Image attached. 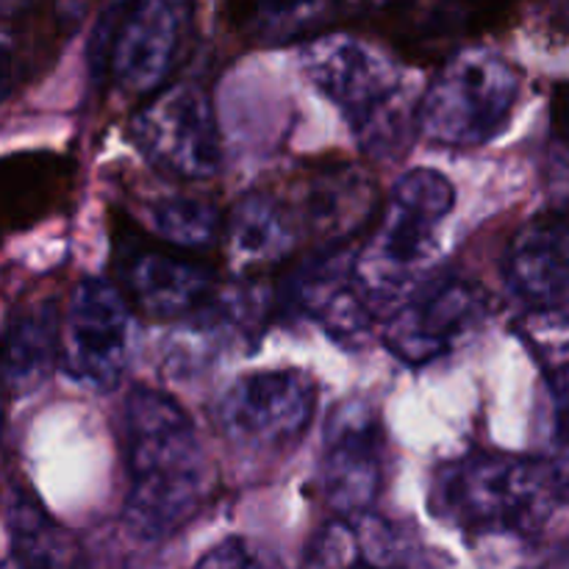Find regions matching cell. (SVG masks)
<instances>
[{"instance_id": "6da1fadb", "label": "cell", "mask_w": 569, "mask_h": 569, "mask_svg": "<svg viewBox=\"0 0 569 569\" xmlns=\"http://www.w3.org/2000/svg\"><path fill=\"white\" fill-rule=\"evenodd\" d=\"M126 522L144 542L181 531L203 506L211 470L187 411L156 389L137 387L126 400Z\"/></svg>"}, {"instance_id": "7a4b0ae2", "label": "cell", "mask_w": 569, "mask_h": 569, "mask_svg": "<svg viewBox=\"0 0 569 569\" xmlns=\"http://www.w3.org/2000/svg\"><path fill=\"white\" fill-rule=\"evenodd\" d=\"M309 81L337 106L361 148L400 153L417 128V94L409 72L376 44L350 33H320L303 50Z\"/></svg>"}, {"instance_id": "3957f363", "label": "cell", "mask_w": 569, "mask_h": 569, "mask_svg": "<svg viewBox=\"0 0 569 569\" xmlns=\"http://www.w3.org/2000/svg\"><path fill=\"white\" fill-rule=\"evenodd\" d=\"M556 506L553 476L545 459L478 450L450 461L433 478L431 509L467 533H537Z\"/></svg>"}, {"instance_id": "277c9868", "label": "cell", "mask_w": 569, "mask_h": 569, "mask_svg": "<svg viewBox=\"0 0 569 569\" xmlns=\"http://www.w3.org/2000/svg\"><path fill=\"white\" fill-rule=\"evenodd\" d=\"M453 206V183L437 170L420 167L395 183L376 231L353 256V281L372 311L392 309L417 287Z\"/></svg>"}, {"instance_id": "5b68a950", "label": "cell", "mask_w": 569, "mask_h": 569, "mask_svg": "<svg viewBox=\"0 0 569 569\" xmlns=\"http://www.w3.org/2000/svg\"><path fill=\"white\" fill-rule=\"evenodd\" d=\"M520 72L489 48H467L437 72L417 106V128L445 148H481L509 126Z\"/></svg>"}, {"instance_id": "8992f818", "label": "cell", "mask_w": 569, "mask_h": 569, "mask_svg": "<svg viewBox=\"0 0 569 569\" xmlns=\"http://www.w3.org/2000/svg\"><path fill=\"white\" fill-rule=\"evenodd\" d=\"M194 0H122L106 22V64L126 94L167 87L192 33Z\"/></svg>"}, {"instance_id": "52a82bcc", "label": "cell", "mask_w": 569, "mask_h": 569, "mask_svg": "<svg viewBox=\"0 0 569 569\" xmlns=\"http://www.w3.org/2000/svg\"><path fill=\"white\" fill-rule=\"evenodd\" d=\"M131 139L161 172L203 181L220 172V122L209 92L194 83H172L150 94L133 114Z\"/></svg>"}, {"instance_id": "ba28073f", "label": "cell", "mask_w": 569, "mask_h": 569, "mask_svg": "<svg viewBox=\"0 0 569 569\" xmlns=\"http://www.w3.org/2000/svg\"><path fill=\"white\" fill-rule=\"evenodd\" d=\"M317 387L303 370H264L237 378L222 392L214 422L237 450L276 453L309 431Z\"/></svg>"}, {"instance_id": "9c48e42d", "label": "cell", "mask_w": 569, "mask_h": 569, "mask_svg": "<svg viewBox=\"0 0 569 569\" xmlns=\"http://www.w3.org/2000/svg\"><path fill=\"white\" fill-rule=\"evenodd\" d=\"M487 315L489 298L478 283L456 276L417 283L389 311L383 342L403 365L426 367L467 342Z\"/></svg>"}, {"instance_id": "30bf717a", "label": "cell", "mask_w": 569, "mask_h": 569, "mask_svg": "<svg viewBox=\"0 0 569 569\" xmlns=\"http://www.w3.org/2000/svg\"><path fill=\"white\" fill-rule=\"evenodd\" d=\"M131 359V306L106 278H83L61 317V367L81 387L114 389Z\"/></svg>"}, {"instance_id": "8fae6325", "label": "cell", "mask_w": 569, "mask_h": 569, "mask_svg": "<svg viewBox=\"0 0 569 569\" xmlns=\"http://www.w3.org/2000/svg\"><path fill=\"white\" fill-rule=\"evenodd\" d=\"M506 281L537 326L569 328V203L515 233Z\"/></svg>"}, {"instance_id": "7c38bea8", "label": "cell", "mask_w": 569, "mask_h": 569, "mask_svg": "<svg viewBox=\"0 0 569 569\" xmlns=\"http://www.w3.org/2000/svg\"><path fill=\"white\" fill-rule=\"evenodd\" d=\"M320 478L337 517L365 515L376 503L383 487V431L365 400H348L333 411Z\"/></svg>"}, {"instance_id": "4fadbf2b", "label": "cell", "mask_w": 569, "mask_h": 569, "mask_svg": "<svg viewBox=\"0 0 569 569\" xmlns=\"http://www.w3.org/2000/svg\"><path fill=\"white\" fill-rule=\"evenodd\" d=\"M128 300L153 320H183L211 303L217 276L211 267L167 250H133L122 261Z\"/></svg>"}, {"instance_id": "5bb4252c", "label": "cell", "mask_w": 569, "mask_h": 569, "mask_svg": "<svg viewBox=\"0 0 569 569\" xmlns=\"http://www.w3.org/2000/svg\"><path fill=\"white\" fill-rule=\"evenodd\" d=\"M287 303L345 345L359 342L376 317L353 281V256L348 259L339 250H328L295 272Z\"/></svg>"}, {"instance_id": "9a60e30c", "label": "cell", "mask_w": 569, "mask_h": 569, "mask_svg": "<svg viewBox=\"0 0 569 569\" xmlns=\"http://www.w3.org/2000/svg\"><path fill=\"white\" fill-rule=\"evenodd\" d=\"M303 569H428L415 548L381 517L353 515L328 522L306 550Z\"/></svg>"}, {"instance_id": "2e32d148", "label": "cell", "mask_w": 569, "mask_h": 569, "mask_svg": "<svg viewBox=\"0 0 569 569\" xmlns=\"http://www.w3.org/2000/svg\"><path fill=\"white\" fill-rule=\"evenodd\" d=\"M59 356V306L53 300L17 306L0 331V387L11 398H28L53 376Z\"/></svg>"}, {"instance_id": "e0dca14e", "label": "cell", "mask_w": 569, "mask_h": 569, "mask_svg": "<svg viewBox=\"0 0 569 569\" xmlns=\"http://www.w3.org/2000/svg\"><path fill=\"white\" fill-rule=\"evenodd\" d=\"M376 183L350 164L326 167L306 183V222L317 237L342 242L353 237L372 214Z\"/></svg>"}, {"instance_id": "ac0fdd59", "label": "cell", "mask_w": 569, "mask_h": 569, "mask_svg": "<svg viewBox=\"0 0 569 569\" xmlns=\"http://www.w3.org/2000/svg\"><path fill=\"white\" fill-rule=\"evenodd\" d=\"M231 256L242 267L276 264L295 248V228L272 194L253 192L233 206L226 226Z\"/></svg>"}, {"instance_id": "d6986e66", "label": "cell", "mask_w": 569, "mask_h": 569, "mask_svg": "<svg viewBox=\"0 0 569 569\" xmlns=\"http://www.w3.org/2000/svg\"><path fill=\"white\" fill-rule=\"evenodd\" d=\"M333 17V0H248L242 31L259 44L315 39Z\"/></svg>"}, {"instance_id": "ffe728a7", "label": "cell", "mask_w": 569, "mask_h": 569, "mask_svg": "<svg viewBox=\"0 0 569 569\" xmlns=\"http://www.w3.org/2000/svg\"><path fill=\"white\" fill-rule=\"evenodd\" d=\"M150 228L178 250H206L220 237V211L214 203L189 194H170L150 203Z\"/></svg>"}, {"instance_id": "44dd1931", "label": "cell", "mask_w": 569, "mask_h": 569, "mask_svg": "<svg viewBox=\"0 0 569 569\" xmlns=\"http://www.w3.org/2000/svg\"><path fill=\"white\" fill-rule=\"evenodd\" d=\"M545 465L561 506H569V359L550 376V448Z\"/></svg>"}, {"instance_id": "7402d4cb", "label": "cell", "mask_w": 569, "mask_h": 569, "mask_svg": "<svg viewBox=\"0 0 569 569\" xmlns=\"http://www.w3.org/2000/svg\"><path fill=\"white\" fill-rule=\"evenodd\" d=\"M6 503H9V526L22 565H44L48 548L53 545V528L44 511L22 487H11Z\"/></svg>"}, {"instance_id": "603a6c76", "label": "cell", "mask_w": 569, "mask_h": 569, "mask_svg": "<svg viewBox=\"0 0 569 569\" xmlns=\"http://www.w3.org/2000/svg\"><path fill=\"white\" fill-rule=\"evenodd\" d=\"M194 569H264V567H261V561L256 559V553L242 542V539H226V542L214 545V548L198 561V567Z\"/></svg>"}, {"instance_id": "cb8c5ba5", "label": "cell", "mask_w": 569, "mask_h": 569, "mask_svg": "<svg viewBox=\"0 0 569 569\" xmlns=\"http://www.w3.org/2000/svg\"><path fill=\"white\" fill-rule=\"evenodd\" d=\"M17 87V56L9 42L0 39V103L11 98Z\"/></svg>"}, {"instance_id": "d4e9b609", "label": "cell", "mask_w": 569, "mask_h": 569, "mask_svg": "<svg viewBox=\"0 0 569 569\" xmlns=\"http://www.w3.org/2000/svg\"><path fill=\"white\" fill-rule=\"evenodd\" d=\"M542 11L553 31L569 37V0H542Z\"/></svg>"}, {"instance_id": "484cf974", "label": "cell", "mask_w": 569, "mask_h": 569, "mask_svg": "<svg viewBox=\"0 0 569 569\" xmlns=\"http://www.w3.org/2000/svg\"><path fill=\"white\" fill-rule=\"evenodd\" d=\"M553 120H556V128H559L561 139L569 144V83L567 87H561L559 94H556Z\"/></svg>"}, {"instance_id": "4316f807", "label": "cell", "mask_w": 569, "mask_h": 569, "mask_svg": "<svg viewBox=\"0 0 569 569\" xmlns=\"http://www.w3.org/2000/svg\"><path fill=\"white\" fill-rule=\"evenodd\" d=\"M33 3H37V0H0V17L22 14V11L31 9Z\"/></svg>"}, {"instance_id": "83f0119b", "label": "cell", "mask_w": 569, "mask_h": 569, "mask_svg": "<svg viewBox=\"0 0 569 569\" xmlns=\"http://www.w3.org/2000/svg\"><path fill=\"white\" fill-rule=\"evenodd\" d=\"M537 569H569V561L556 559V561H548V565H542V567H537Z\"/></svg>"}, {"instance_id": "f1b7e54d", "label": "cell", "mask_w": 569, "mask_h": 569, "mask_svg": "<svg viewBox=\"0 0 569 569\" xmlns=\"http://www.w3.org/2000/svg\"><path fill=\"white\" fill-rule=\"evenodd\" d=\"M3 387H0V426H3Z\"/></svg>"}, {"instance_id": "f546056e", "label": "cell", "mask_w": 569, "mask_h": 569, "mask_svg": "<svg viewBox=\"0 0 569 569\" xmlns=\"http://www.w3.org/2000/svg\"><path fill=\"white\" fill-rule=\"evenodd\" d=\"M0 209L6 211V203H3V189H0Z\"/></svg>"}]
</instances>
